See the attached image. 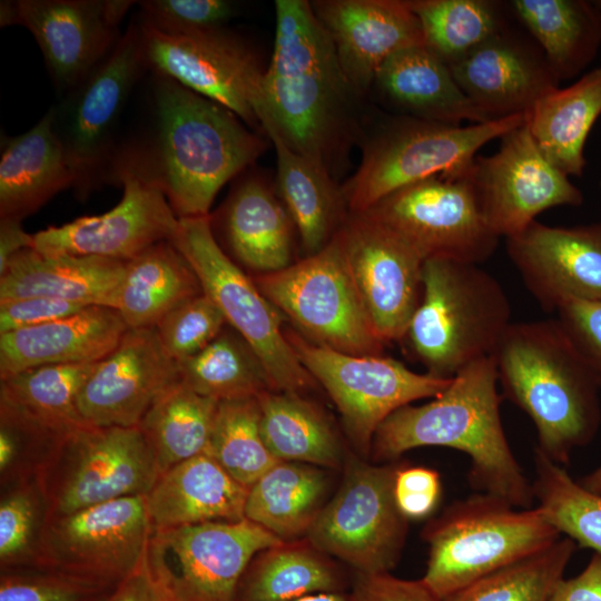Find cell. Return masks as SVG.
<instances>
[{
	"label": "cell",
	"mask_w": 601,
	"mask_h": 601,
	"mask_svg": "<svg viewBox=\"0 0 601 601\" xmlns=\"http://www.w3.org/2000/svg\"><path fill=\"white\" fill-rule=\"evenodd\" d=\"M312 9L328 33L355 90L366 98L378 68L403 49L425 46L420 19L407 0H314Z\"/></svg>",
	"instance_id": "25"
},
{
	"label": "cell",
	"mask_w": 601,
	"mask_h": 601,
	"mask_svg": "<svg viewBox=\"0 0 601 601\" xmlns=\"http://www.w3.org/2000/svg\"><path fill=\"white\" fill-rule=\"evenodd\" d=\"M33 235L22 227V220L0 218V272L10 259L23 249L31 248Z\"/></svg>",
	"instance_id": "56"
},
{
	"label": "cell",
	"mask_w": 601,
	"mask_h": 601,
	"mask_svg": "<svg viewBox=\"0 0 601 601\" xmlns=\"http://www.w3.org/2000/svg\"><path fill=\"white\" fill-rule=\"evenodd\" d=\"M160 475L138 426L85 425L57 449L37 479L50 518L146 495Z\"/></svg>",
	"instance_id": "11"
},
{
	"label": "cell",
	"mask_w": 601,
	"mask_h": 601,
	"mask_svg": "<svg viewBox=\"0 0 601 601\" xmlns=\"http://www.w3.org/2000/svg\"><path fill=\"white\" fill-rule=\"evenodd\" d=\"M523 284L548 313L570 300H601V223L571 227L532 221L505 238Z\"/></svg>",
	"instance_id": "23"
},
{
	"label": "cell",
	"mask_w": 601,
	"mask_h": 601,
	"mask_svg": "<svg viewBox=\"0 0 601 601\" xmlns=\"http://www.w3.org/2000/svg\"><path fill=\"white\" fill-rule=\"evenodd\" d=\"M90 306L51 297L0 299V334L53 322Z\"/></svg>",
	"instance_id": "52"
},
{
	"label": "cell",
	"mask_w": 601,
	"mask_h": 601,
	"mask_svg": "<svg viewBox=\"0 0 601 601\" xmlns=\"http://www.w3.org/2000/svg\"><path fill=\"white\" fill-rule=\"evenodd\" d=\"M96 363L43 365L1 378L0 424L57 450L87 425L78 397Z\"/></svg>",
	"instance_id": "27"
},
{
	"label": "cell",
	"mask_w": 601,
	"mask_h": 601,
	"mask_svg": "<svg viewBox=\"0 0 601 601\" xmlns=\"http://www.w3.org/2000/svg\"><path fill=\"white\" fill-rule=\"evenodd\" d=\"M449 67L486 121L528 114L560 82L533 38L509 26Z\"/></svg>",
	"instance_id": "24"
},
{
	"label": "cell",
	"mask_w": 601,
	"mask_h": 601,
	"mask_svg": "<svg viewBox=\"0 0 601 601\" xmlns=\"http://www.w3.org/2000/svg\"><path fill=\"white\" fill-rule=\"evenodd\" d=\"M170 242L195 270L203 293L258 355L274 391L302 394L315 387L285 336L282 314L219 245L209 216L179 218Z\"/></svg>",
	"instance_id": "9"
},
{
	"label": "cell",
	"mask_w": 601,
	"mask_h": 601,
	"mask_svg": "<svg viewBox=\"0 0 601 601\" xmlns=\"http://www.w3.org/2000/svg\"><path fill=\"white\" fill-rule=\"evenodd\" d=\"M285 336L298 361L335 403L347 437L367 456L380 425L396 410L436 397L452 378L420 374L381 355H351L315 344L293 331Z\"/></svg>",
	"instance_id": "12"
},
{
	"label": "cell",
	"mask_w": 601,
	"mask_h": 601,
	"mask_svg": "<svg viewBox=\"0 0 601 601\" xmlns=\"http://www.w3.org/2000/svg\"><path fill=\"white\" fill-rule=\"evenodd\" d=\"M577 543L568 536L551 545L504 565L442 601H550Z\"/></svg>",
	"instance_id": "43"
},
{
	"label": "cell",
	"mask_w": 601,
	"mask_h": 601,
	"mask_svg": "<svg viewBox=\"0 0 601 601\" xmlns=\"http://www.w3.org/2000/svg\"><path fill=\"white\" fill-rule=\"evenodd\" d=\"M51 107L26 132L1 138L0 218L23 220L61 190L75 186Z\"/></svg>",
	"instance_id": "31"
},
{
	"label": "cell",
	"mask_w": 601,
	"mask_h": 601,
	"mask_svg": "<svg viewBox=\"0 0 601 601\" xmlns=\"http://www.w3.org/2000/svg\"><path fill=\"white\" fill-rule=\"evenodd\" d=\"M425 46L447 66L504 29L503 6L492 0H407Z\"/></svg>",
	"instance_id": "42"
},
{
	"label": "cell",
	"mask_w": 601,
	"mask_h": 601,
	"mask_svg": "<svg viewBox=\"0 0 601 601\" xmlns=\"http://www.w3.org/2000/svg\"><path fill=\"white\" fill-rule=\"evenodd\" d=\"M259 428L278 461L322 469L344 463L343 447L333 425L314 403L299 393L268 391L258 396Z\"/></svg>",
	"instance_id": "39"
},
{
	"label": "cell",
	"mask_w": 601,
	"mask_h": 601,
	"mask_svg": "<svg viewBox=\"0 0 601 601\" xmlns=\"http://www.w3.org/2000/svg\"><path fill=\"white\" fill-rule=\"evenodd\" d=\"M226 325L220 309L203 293L170 311L155 328L168 354L179 363L205 348Z\"/></svg>",
	"instance_id": "47"
},
{
	"label": "cell",
	"mask_w": 601,
	"mask_h": 601,
	"mask_svg": "<svg viewBox=\"0 0 601 601\" xmlns=\"http://www.w3.org/2000/svg\"><path fill=\"white\" fill-rule=\"evenodd\" d=\"M126 262L27 248L0 272V299L51 297L112 308Z\"/></svg>",
	"instance_id": "32"
},
{
	"label": "cell",
	"mask_w": 601,
	"mask_h": 601,
	"mask_svg": "<svg viewBox=\"0 0 601 601\" xmlns=\"http://www.w3.org/2000/svg\"><path fill=\"white\" fill-rule=\"evenodd\" d=\"M248 487L203 453L162 472L145 495L152 531L245 519Z\"/></svg>",
	"instance_id": "30"
},
{
	"label": "cell",
	"mask_w": 601,
	"mask_h": 601,
	"mask_svg": "<svg viewBox=\"0 0 601 601\" xmlns=\"http://www.w3.org/2000/svg\"><path fill=\"white\" fill-rule=\"evenodd\" d=\"M147 66L139 22L127 31L92 72L53 107V127L83 196L108 177L114 135L127 100Z\"/></svg>",
	"instance_id": "13"
},
{
	"label": "cell",
	"mask_w": 601,
	"mask_h": 601,
	"mask_svg": "<svg viewBox=\"0 0 601 601\" xmlns=\"http://www.w3.org/2000/svg\"><path fill=\"white\" fill-rule=\"evenodd\" d=\"M275 18L273 55L263 80V131L277 135L335 178L364 136L365 98L347 79L309 1L276 0Z\"/></svg>",
	"instance_id": "1"
},
{
	"label": "cell",
	"mask_w": 601,
	"mask_h": 601,
	"mask_svg": "<svg viewBox=\"0 0 601 601\" xmlns=\"http://www.w3.org/2000/svg\"><path fill=\"white\" fill-rule=\"evenodd\" d=\"M97 601H170L169 593L155 575L147 556L125 579L104 593Z\"/></svg>",
	"instance_id": "54"
},
{
	"label": "cell",
	"mask_w": 601,
	"mask_h": 601,
	"mask_svg": "<svg viewBox=\"0 0 601 601\" xmlns=\"http://www.w3.org/2000/svg\"><path fill=\"white\" fill-rule=\"evenodd\" d=\"M510 324L509 298L491 274L476 264L430 258L420 304L400 342L426 373L452 378L492 356Z\"/></svg>",
	"instance_id": "5"
},
{
	"label": "cell",
	"mask_w": 601,
	"mask_h": 601,
	"mask_svg": "<svg viewBox=\"0 0 601 601\" xmlns=\"http://www.w3.org/2000/svg\"><path fill=\"white\" fill-rule=\"evenodd\" d=\"M283 542L245 518L152 531L146 556L170 601H236L254 556Z\"/></svg>",
	"instance_id": "16"
},
{
	"label": "cell",
	"mask_w": 601,
	"mask_h": 601,
	"mask_svg": "<svg viewBox=\"0 0 601 601\" xmlns=\"http://www.w3.org/2000/svg\"><path fill=\"white\" fill-rule=\"evenodd\" d=\"M140 21L169 35L223 29L237 14L228 0H146L138 2Z\"/></svg>",
	"instance_id": "49"
},
{
	"label": "cell",
	"mask_w": 601,
	"mask_h": 601,
	"mask_svg": "<svg viewBox=\"0 0 601 601\" xmlns=\"http://www.w3.org/2000/svg\"><path fill=\"white\" fill-rule=\"evenodd\" d=\"M600 115L601 67L545 93L526 114V121L544 157L566 176H581L584 145Z\"/></svg>",
	"instance_id": "36"
},
{
	"label": "cell",
	"mask_w": 601,
	"mask_h": 601,
	"mask_svg": "<svg viewBox=\"0 0 601 601\" xmlns=\"http://www.w3.org/2000/svg\"><path fill=\"white\" fill-rule=\"evenodd\" d=\"M151 532L145 495L50 516L41 532L33 569L112 588L140 564Z\"/></svg>",
	"instance_id": "15"
},
{
	"label": "cell",
	"mask_w": 601,
	"mask_h": 601,
	"mask_svg": "<svg viewBox=\"0 0 601 601\" xmlns=\"http://www.w3.org/2000/svg\"><path fill=\"white\" fill-rule=\"evenodd\" d=\"M218 403L196 393L180 380L151 405L138 427L161 473L206 453Z\"/></svg>",
	"instance_id": "40"
},
{
	"label": "cell",
	"mask_w": 601,
	"mask_h": 601,
	"mask_svg": "<svg viewBox=\"0 0 601 601\" xmlns=\"http://www.w3.org/2000/svg\"><path fill=\"white\" fill-rule=\"evenodd\" d=\"M146 138L115 154L117 170L159 188L178 218L209 216L218 191L253 166L270 140L228 108L155 75Z\"/></svg>",
	"instance_id": "2"
},
{
	"label": "cell",
	"mask_w": 601,
	"mask_h": 601,
	"mask_svg": "<svg viewBox=\"0 0 601 601\" xmlns=\"http://www.w3.org/2000/svg\"><path fill=\"white\" fill-rule=\"evenodd\" d=\"M328 484L319 466L278 461L248 489L245 518L285 542L305 538L326 503Z\"/></svg>",
	"instance_id": "38"
},
{
	"label": "cell",
	"mask_w": 601,
	"mask_h": 601,
	"mask_svg": "<svg viewBox=\"0 0 601 601\" xmlns=\"http://www.w3.org/2000/svg\"><path fill=\"white\" fill-rule=\"evenodd\" d=\"M178 364L180 380L187 386L218 402L274 391L258 355L228 324L205 348Z\"/></svg>",
	"instance_id": "41"
},
{
	"label": "cell",
	"mask_w": 601,
	"mask_h": 601,
	"mask_svg": "<svg viewBox=\"0 0 601 601\" xmlns=\"http://www.w3.org/2000/svg\"><path fill=\"white\" fill-rule=\"evenodd\" d=\"M497 382L493 357H483L460 371L433 401L396 410L374 435V460L397 461L404 452L421 446L455 449L470 457L467 481L474 490L516 508H531L532 483L506 440Z\"/></svg>",
	"instance_id": "3"
},
{
	"label": "cell",
	"mask_w": 601,
	"mask_h": 601,
	"mask_svg": "<svg viewBox=\"0 0 601 601\" xmlns=\"http://www.w3.org/2000/svg\"><path fill=\"white\" fill-rule=\"evenodd\" d=\"M109 589L48 570H6L0 577V601H97Z\"/></svg>",
	"instance_id": "48"
},
{
	"label": "cell",
	"mask_w": 601,
	"mask_h": 601,
	"mask_svg": "<svg viewBox=\"0 0 601 601\" xmlns=\"http://www.w3.org/2000/svg\"><path fill=\"white\" fill-rule=\"evenodd\" d=\"M138 22L147 69L228 108L250 129L265 135L266 68L249 45L225 28L169 35Z\"/></svg>",
	"instance_id": "17"
},
{
	"label": "cell",
	"mask_w": 601,
	"mask_h": 601,
	"mask_svg": "<svg viewBox=\"0 0 601 601\" xmlns=\"http://www.w3.org/2000/svg\"><path fill=\"white\" fill-rule=\"evenodd\" d=\"M200 294L203 288L190 264L171 242H161L126 262L112 308L128 328H150Z\"/></svg>",
	"instance_id": "35"
},
{
	"label": "cell",
	"mask_w": 601,
	"mask_h": 601,
	"mask_svg": "<svg viewBox=\"0 0 601 601\" xmlns=\"http://www.w3.org/2000/svg\"><path fill=\"white\" fill-rule=\"evenodd\" d=\"M129 0L1 1L0 24L27 28L60 91H70L111 52Z\"/></svg>",
	"instance_id": "19"
},
{
	"label": "cell",
	"mask_w": 601,
	"mask_h": 601,
	"mask_svg": "<svg viewBox=\"0 0 601 601\" xmlns=\"http://www.w3.org/2000/svg\"><path fill=\"white\" fill-rule=\"evenodd\" d=\"M558 321L601 378V300H570L558 311Z\"/></svg>",
	"instance_id": "51"
},
{
	"label": "cell",
	"mask_w": 601,
	"mask_h": 601,
	"mask_svg": "<svg viewBox=\"0 0 601 601\" xmlns=\"http://www.w3.org/2000/svg\"><path fill=\"white\" fill-rule=\"evenodd\" d=\"M346 577L332 556L305 538L258 552L245 570L236 601H294L319 592H344Z\"/></svg>",
	"instance_id": "37"
},
{
	"label": "cell",
	"mask_w": 601,
	"mask_h": 601,
	"mask_svg": "<svg viewBox=\"0 0 601 601\" xmlns=\"http://www.w3.org/2000/svg\"><path fill=\"white\" fill-rule=\"evenodd\" d=\"M491 156H476L469 171L482 216L500 238L522 233L552 207L578 206L581 190L538 148L526 121L504 134Z\"/></svg>",
	"instance_id": "18"
},
{
	"label": "cell",
	"mask_w": 601,
	"mask_h": 601,
	"mask_svg": "<svg viewBox=\"0 0 601 601\" xmlns=\"http://www.w3.org/2000/svg\"><path fill=\"white\" fill-rule=\"evenodd\" d=\"M179 381V364L156 328H128L96 363L79 393L78 408L87 425L138 426L157 398Z\"/></svg>",
	"instance_id": "22"
},
{
	"label": "cell",
	"mask_w": 601,
	"mask_h": 601,
	"mask_svg": "<svg viewBox=\"0 0 601 601\" xmlns=\"http://www.w3.org/2000/svg\"><path fill=\"white\" fill-rule=\"evenodd\" d=\"M503 395L532 420L538 449L562 466L601 421V378L560 322L511 323L492 355Z\"/></svg>",
	"instance_id": "4"
},
{
	"label": "cell",
	"mask_w": 601,
	"mask_h": 601,
	"mask_svg": "<svg viewBox=\"0 0 601 601\" xmlns=\"http://www.w3.org/2000/svg\"><path fill=\"white\" fill-rule=\"evenodd\" d=\"M536 508L545 519L581 548L601 554V494L573 480L564 466L534 451Z\"/></svg>",
	"instance_id": "44"
},
{
	"label": "cell",
	"mask_w": 601,
	"mask_h": 601,
	"mask_svg": "<svg viewBox=\"0 0 601 601\" xmlns=\"http://www.w3.org/2000/svg\"><path fill=\"white\" fill-rule=\"evenodd\" d=\"M252 278L306 339L351 355L383 353L385 344L359 297L339 230L318 253Z\"/></svg>",
	"instance_id": "8"
},
{
	"label": "cell",
	"mask_w": 601,
	"mask_h": 601,
	"mask_svg": "<svg viewBox=\"0 0 601 601\" xmlns=\"http://www.w3.org/2000/svg\"><path fill=\"white\" fill-rule=\"evenodd\" d=\"M550 601H601V554L594 553L578 575L563 579Z\"/></svg>",
	"instance_id": "55"
},
{
	"label": "cell",
	"mask_w": 601,
	"mask_h": 601,
	"mask_svg": "<svg viewBox=\"0 0 601 601\" xmlns=\"http://www.w3.org/2000/svg\"><path fill=\"white\" fill-rule=\"evenodd\" d=\"M525 116L462 126L392 115L367 124L359 165L341 186L348 213L363 214L423 179L466 173L482 146L521 126Z\"/></svg>",
	"instance_id": "6"
},
{
	"label": "cell",
	"mask_w": 601,
	"mask_h": 601,
	"mask_svg": "<svg viewBox=\"0 0 601 601\" xmlns=\"http://www.w3.org/2000/svg\"><path fill=\"white\" fill-rule=\"evenodd\" d=\"M402 464L376 465L349 456L337 492L305 539L355 573H390L401 558L408 530V520L394 499V480Z\"/></svg>",
	"instance_id": "10"
},
{
	"label": "cell",
	"mask_w": 601,
	"mask_h": 601,
	"mask_svg": "<svg viewBox=\"0 0 601 601\" xmlns=\"http://www.w3.org/2000/svg\"><path fill=\"white\" fill-rule=\"evenodd\" d=\"M109 179L124 187L115 207L39 230L32 234V248L48 255L128 262L152 245L174 238L179 218L159 188L125 170L111 173Z\"/></svg>",
	"instance_id": "21"
},
{
	"label": "cell",
	"mask_w": 601,
	"mask_h": 601,
	"mask_svg": "<svg viewBox=\"0 0 601 601\" xmlns=\"http://www.w3.org/2000/svg\"><path fill=\"white\" fill-rule=\"evenodd\" d=\"M394 115L449 125L487 122L426 46L397 51L378 68L372 90Z\"/></svg>",
	"instance_id": "29"
},
{
	"label": "cell",
	"mask_w": 601,
	"mask_h": 601,
	"mask_svg": "<svg viewBox=\"0 0 601 601\" xmlns=\"http://www.w3.org/2000/svg\"><path fill=\"white\" fill-rule=\"evenodd\" d=\"M127 329L116 309L90 305L53 322L0 334V380L43 365L99 362Z\"/></svg>",
	"instance_id": "28"
},
{
	"label": "cell",
	"mask_w": 601,
	"mask_h": 601,
	"mask_svg": "<svg viewBox=\"0 0 601 601\" xmlns=\"http://www.w3.org/2000/svg\"><path fill=\"white\" fill-rule=\"evenodd\" d=\"M469 171L405 186L358 215L394 231L424 260L445 258L479 265L494 254L500 237L482 216Z\"/></svg>",
	"instance_id": "14"
},
{
	"label": "cell",
	"mask_w": 601,
	"mask_h": 601,
	"mask_svg": "<svg viewBox=\"0 0 601 601\" xmlns=\"http://www.w3.org/2000/svg\"><path fill=\"white\" fill-rule=\"evenodd\" d=\"M206 453L248 489L278 462L260 433L258 397L218 403Z\"/></svg>",
	"instance_id": "45"
},
{
	"label": "cell",
	"mask_w": 601,
	"mask_h": 601,
	"mask_svg": "<svg viewBox=\"0 0 601 601\" xmlns=\"http://www.w3.org/2000/svg\"><path fill=\"white\" fill-rule=\"evenodd\" d=\"M597 4L601 8V0L600 1H595Z\"/></svg>",
	"instance_id": "59"
},
{
	"label": "cell",
	"mask_w": 601,
	"mask_h": 601,
	"mask_svg": "<svg viewBox=\"0 0 601 601\" xmlns=\"http://www.w3.org/2000/svg\"><path fill=\"white\" fill-rule=\"evenodd\" d=\"M1 571L33 569L47 504L38 479L1 487Z\"/></svg>",
	"instance_id": "46"
},
{
	"label": "cell",
	"mask_w": 601,
	"mask_h": 601,
	"mask_svg": "<svg viewBox=\"0 0 601 601\" xmlns=\"http://www.w3.org/2000/svg\"><path fill=\"white\" fill-rule=\"evenodd\" d=\"M579 483L589 491L601 494V465L585 475Z\"/></svg>",
	"instance_id": "58"
},
{
	"label": "cell",
	"mask_w": 601,
	"mask_h": 601,
	"mask_svg": "<svg viewBox=\"0 0 601 601\" xmlns=\"http://www.w3.org/2000/svg\"><path fill=\"white\" fill-rule=\"evenodd\" d=\"M294 601H352L351 594L344 592H319L313 593Z\"/></svg>",
	"instance_id": "57"
},
{
	"label": "cell",
	"mask_w": 601,
	"mask_h": 601,
	"mask_svg": "<svg viewBox=\"0 0 601 601\" xmlns=\"http://www.w3.org/2000/svg\"><path fill=\"white\" fill-rule=\"evenodd\" d=\"M267 138L276 152V191L305 256L314 255L333 239L349 215L342 188L326 168L290 149L277 135Z\"/></svg>",
	"instance_id": "33"
},
{
	"label": "cell",
	"mask_w": 601,
	"mask_h": 601,
	"mask_svg": "<svg viewBox=\"0 0 601 601\" xmlns=\"http://www.w3.org/2000/svg\"><path fill=\"white\" fill-rule=\"evenodd\" d=\"M442 496L441 477L436 470L403 463L394 480V499L407 520L428 516Z\"/></svg>",
	"instance_id": "50"
},
{
	"label": "cell",
	"mask_w": 601,
	"mask_h": 601,
	"mask_svg": "<svg viewBox=\"0 0 601 601\" xmlns=\"http://www.w3.org/2000/svg\"><path fill=\"white\" fill-rule=\"evenodd\" d=\"M339 234L376 334L384 344L400 342L422 297L424 259L398 235L365 215L349 214Z\"/></svg>",
	"instance_id": "20"
},
{
	"label": "cell",
	"mask_w": 601,
	"mask_h": 601,
	"mask_svg": "<svg viewBox=\"0 0 601 601\" xmlns=\"http://www.w3.org/2000/svg\"><path fill=\"white\" fill-rule=\"evenodd\" d=\"M219 211L209 215L233 257L256 274L293 264L294 223L275 185L246 169L237 177Z\"/></svg>",
	"instance_id": "26"
},
{
	"label": "cell",
	"mask_w": 601,
	"mask_h": 601,
	"mask_svg": "<svg viewBox=\"0 0 601 601\" xmlns=\"http://www.w3.org/2000/svg\"><path fill=\"white\" fill-rule=\"evenodd\" d=\"M515 18L541 48L559 81L588 67L601 46V8L585 0H512Z\"/></svg>",
	"instance_id": "34"
},
{
	"label": "cell",
	"mask_w": 601,
	"mask_h": 601,
	"mask_svg": "<svg viewBox=\"0 0 601 601\" xmlns=\"http://www.w3.org/2000/svg\"><path fill=\"white\" fill-rule=\"evenodd\" d=\"M352 601H442L423 581L404 580L391 573H355Z\"/></svg>",
	"instance_id": "53"
},
{
	"label": "cell",
	"mask_w": 601,
	"mask_h": 601,
	"mask_svg": "<svg viewBox=\"0 0 601 601\" xmlns=\"http://www.w3.org/2000/svg\"><path fill=\"white\" fill-rule=\"evenodd\" d=\"M422 533L428 544L422 581L441 599L561 538L538 508L518 510L482 492L450 504Z\"/></svg>",
	"instance_id": "7"
}]
</instances>
